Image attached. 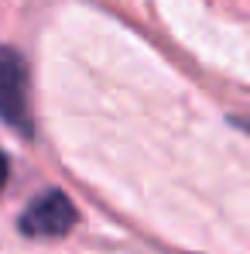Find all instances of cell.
I'll use <instances>...</instances> for the list:
<instances>
[{
    "label": "cell",
    "instance_id": "6da1fadb",
    "mask_svg": "<svg viewBox=\"0 0 250 254\" xmlns=\"http://www.w3.org/2000/svg\"><path fill=\"white\" fill-rule=\"evenodd\" d=\"M0 121L21 137H31V103H28V65L21 52L0 45Z\"/></svg>",
    "mask_w": 250,
    "mask_h": 254
},
{
    "label": "cell",
    "instance_id": "7a4b0ae2",
    "mask_svg": "<svg viewBox=\"0 0 250 254\" xmlns=\"http://www.w3.org/2000/svg\"><path fill=\"white\" fill-rule=\"evenodd\" d=\"M72 227H76V203L58 189H48L21 213V230L28 237H62Z\"/></svg>",
    "mask_w": 250,
    "mask_h": 254
},
{
    "label": "cell",
    "instance_id": "3957f363",
    "mask_svg": "<svg viewBox=\"0 0 250 254\" xmlns=\"http://www.w3.org/2000/svg\"><path fill=\"white\" fill-rule=\"evenodd\" d=\"M7 175H10V165H7V155L0 151V192H3V186H7Z\"/></svg>",
    "mask_w": 250,
    "mask_h": 254
},
{
    "label": "cell",
    "instance_id": "277c9868",
    "mask_svg": "<svg viewBox=\"0 0 250 254\" xmlns=\"http://www.w3.org/2000/svg\"><path fill=\"white\" fill-rule=\"evenodd\" d=\"M237 127H244V130L250 134V117H244V121H237Z\"/></svg>",
    "mask_w": 250,
    "mask_h": 254
}]
</instances>
